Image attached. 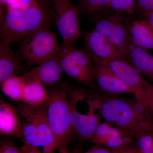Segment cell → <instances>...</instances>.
<instances>
[{"mask_svg": "<svg viewBox=\"0 0 153 153\" xmlns=\"http://www.w3.org/2000/svg\"><path fill=\"white\" fill-rule=\"evenodd\" d=\"M98 105L105 121L139 140L153 134V113L136 100L108 97Z\"/></svg>", "mask_w": 153, "mask_h": 153, "instance_id": "cell-1", "label": "cell"}, {"mask_svg": "<svg viewBox=\"0 0 153 153\" xmlns=\"http://www.w3.org/2000/svg\"><path fill=\"white\" fill-rule=\"evenodd\" d=\"M18 111L26 144L42 147L43 153H55L57 146L48 123L45 104L36 106L23 103L18 105Z\"/></svg>", "mask_w": 153, "mask_h": 153, "instance_id": "cell-2", "label": "cell"}, {"mask_svg": "<svg viewBox=\"0 0 153 153\" xmlns=\"http://www.w3.org/2000/svg\"><path fill=\"white\" fill-rule=\"evenodd\" d=\"M45 103L47 120L55 137L57 149L63 152L73 132L70 121L69 102L66 87L62 85L51 89Z\"/></svg>", "mask_w": 153, "mask_h": 153, "instance_id": "cell-3", "label": "cell"}, {"mask_svg": "<svg viewBox=\"0 0 153 153\" xmlns=\"http://www.w3.org/2000/svg\"><path fill=\"white\" fill-rule=\"evenodd\" d=\"M61 49L57 35L49 30H44L28 35L20 43L18 53L23 60L38 66Z\"/></svg>", "mask_w": 153, "mask_h": 153, "instance_id": "cell-4", "label": "cell"}, {"mask_svg": "<svg viewBox=\"0 0 153 153\" xmlns=\"http://www.w3.org/2000/svg\"><path fill=\"white\" fill-rule=\"evenodd\" d=\"M99 63L108 67L131 90L136 100L150 110L153 101V84L123 60H114ZM151 111V110H150Z\"/></svg>", "mask_w": 153, "mask_h": 153, "instance_id": "cell-5", "label": "cell"}, {"mask_svg": "<svg viewBox=\"0 0 153 153\" xmlns=\"http://www.w3.org/2000/svg\"><path fill=\"white\" fill-rule=\"evenodd\" d=\"M51 1L54 7L55 25L63 38L61 47L65 50L71 49L81 36L78 10L69 0Z\"/></svg>", "mask_w": 153, "mask_h": 153, "instance_id": "cell-6", "label": "cell"}, {"mask_svg": "<svg viewBox=\"0 0 153 153\" xmlns=\"http://www.w3.org/2000/svg\"><path fill=\"white\" fill-rule=\"evenodd\" d=\"M64 50V49H63ZM94 61L86 51L74 48L64 50L62 60L63 72L79 83L95 87V67Z\"/></svg>", "mask_w": 153, "mask_h": 153, "instance_id": "cell-7", "label": "cell"}, {"mask_svg": "<svg viewBox=\"0 0 153 153\" xmlns=\"http://www.w3.org/2000/svg\"><path fill=\"white\" fill-rule=\"evenodd\" d=\"M118 13L108 16L96 17L94 22L95 29L127 56L128 50L131 44L128 25L124 23Z\"/></svg>", "mask_w": 153, "mask_h": 153, "instance_id": "cell-8", "label": "cell"}, {"mask_svg": "<svg viewBox=\"0 0 153 153\" xmlns=\"http://www.w3.org/2000/svg\"><path fill=\"white\" fill-rule=\"evenodd\" d=\"M49 0H31L27 6L21 8L29 35L44 30H49L55 24L54 9Z\"/></svg>", "mask_w": 153, "mask_h": 153, "instance_id": "cell-9", "label": "cell"}, {"mask_svg": "<svg viewBox=\"0 0 153 153\" xmlns=\"http://www.w3.org/2000/svg\"><path fill=\"white\" fill-rule=\"evenodd\" d=\"M86 52L95 63L114 60L127 61V56L121 52L104 36L95 29L85 35Z\"/></svg>", "mask_w": 153, "mask_h": 153, "instance_id": "cell-10", "label": "cell"}, {"mask_svg": "<svg viewBox=\"0 0 153 153\" xmlns=\"http://www.w3.org/2000/svg\"><path fill=\"white\" fill-rule=\"evenodd\" d=\"M74 95L69 102L70 121L72 129L79 136L83 139H91L97 126L100 123L99 117L95 112L93 102L88 101L89 111L86 114H82L77 111L76 105L82 97V94L78 91H74Z\"/></svg>", "mask_w": 153, "mask_h": 153, "instance_id": "cell-11", "label": "cell"}, {"mask_svg": "<svg viewBox=\"0 0 153 153\" xmlns=\"http://www.w3.org/2000/svg\"><path fill=\"white\" fill-rule=\"evenodd\" d=\"M1 27V41L9 44H20L29 35L21 8H8Z\"/></svg>", "mask_w": 153, "mask_h": 153, "instance_id": "cell-12", "label": "cell"}, {"mask_svg": "<svg viewBox=\"0 0 153 153\" xmlns=\"http://www.w3.org/2000/svg\"><path fill=\"white\" fill-rule=\"evenodd\" d=\"M64 54L63 49L49 60L25 73L27 80L36 79L43 85L50 86L59 82L63 72L62 60Z\"/></svg>", "mask_w": 153, "mask_h": 153, "instance_id": "cell-13", "label": "cell"}, {"mask_svg": "<svg viewBox=\"0 0 153 153\" xmlns=\"http://www.w3.org/2000/svg\"><path fill=\"white\" fill-rule=\"evenodd\" d=\"M96 82L102 90L111 94H132L131 90L108 66L96 63Z\"/></svg>", "mask_w": 153, "mask_h": 153, "instance_id": "cell-14", "label": "cell"}, {"mask_svg": "<svg viewBox=\"0 0 153 153\" xmlns=\"http://www.w3.org/2000/svg\"><path fill=\"white\" fill-rule=\"evenodd\" d=\"M0 132L1 134L23 137L22 121L18 111L7 102L1 100Z\"/></svg>", "mask_w": 153, "mask_h": 153, "instance_id": "cell-15", "label": "cell"}, {"mask_svg": "<svg viewBox=\"0 0 153 153\" xmlns=\"http://www.w3.org/2000/svg\"><path fill=\"white\" fill-rule=\"evenodd\" d=\"M19 53L11 48L10 44L0 42V84L12 76H17L20 68Z\"/></svg>", "mask_w": 153, "mask_h": 153, "instance_id": "cell-16", "label": "cell"}, {"mask_svg": "<svg viewBox=\"0 0 153 153\" xmlns=\"http://www.w3.org/2000/svg\"><path fill=\"white\" fill-rule=\"evenodd\" d=\"M127 61L143 76L153 84V56L147 50L131 44L127 52Z\"/></svg>", "mask_w": 153, "mask_h": 153, "instance_id": "cell-17", "label": "cell"}, {"mask_svg": "<svg viewBox=\"0 0 153 153\" xmlns=\"http://www.w3.org/2000/svg\"><path fill=\"white\" fill-rule=\"evenodd\" d=\"M131 43L146 50L153 49V31L144 20H137L128 25Z\"/></svg>", "mask_w": 153, "mask_h": 153, "instance_id": "cell-18", "label": "cell"}, {"mask_svg": "<svg viewBox=\"0 0 153 153\" xmlns=\"http://www.w3.org/2000/svg\"><path fill=\"white\" fill-rule=\"evenodd\" d=\"M49 98V93L41 82L36 79L27 80L22 102L32 105L40 106L46 103Z\"/></svg>", "mask_w": 153, "mask_h": 153, "instance_id": "cell-19", "label": "cell"}, {"mask_svg": "<svg viewBox=\"0 0 153 153\" xmlns=\"http://www.w3.org/2000/svg\"><path fill=\"white\" fill-rule=\"evenodd\" d=\"M27 80L24 76H12L1 84L3 93L16 101H22Z\"/></svg>", "mask_w": 153, "mask_h": 153, "instance_id": "cell-20", "label": "cell"}, {"mask_svg": "<svg viewBox=\"0 0 153 153\" xmlns=\"http://www.w3.org/2000/svg\"><path fill=\"white\" fill-rule=\"evenodd\" d=\"M127 136L131 137L126 132L105 121L99 124L91 139L97 144L104 145L112 138Z\"/></svg>", "mask_w": 153, "mask_h": 153, "instance_id": "cell-21", "label": "cell"}, {"mask_svg": "<svg viewBox=\"0 0 153 153\" xmlns=\"http://www.w3.org/2000/svg\"><path fill=\"white\" fill-rule=\"evenodd\" d=\"M111 0H85L76 5L79 13L91 14L108 9Z\"/></svg>", "mask_w": 153, "mask_h": 153, "instance_id": "cell-22", "label": "cell"}, {"mask_svg": "<svg viewBox=\"0 0 153 153\" xmlns=\"http://www.w3.org/2000/svg\"><path fill=\"white\" fill-rule=\"evenodd\" d=\"M134 0H111L108 9L118 12H124L132 14L134 10Z\"/></svg>", "mask_w": 153, "mask_h": 153, "instance_id": "cell-23", "label": "cell"}, {"mask_svg": "<svg viewBox=\"0 0 153 153\" xmlns=\"http://www.w3.org/2000/svg\"><path fill=\"white\" fill-rule=\"evenodd\" d=\"M136 7L143 16L153 11V0H137Z\"/></svg>", "mask_w": 153, "mask_h": 153, "instance_id": "cell-24", "label": "cell"}, {"mask_svg": "<svg viewBox=\"0 0 153 153\" xmlns=\"http://www.w3.org/2000/svg\"><path fill=\"white\" fill-rule=\"evenodd\" d=\"M0 153H20L16 147L12 143L5 142L1 148Z\"/></svg>", "mask_w": 153, "mask_h": 153, "instance_id": "cell-25", "label": "cell"}, {"mask_svg": "<svg viewBox=\"0 0 153 153\" xmlns=\"http://www.w3.org/2000/svg\"><path fill=\"white\" fill-rule=\"evenodd\" d=\"M9 0H0V25L2 24L6 14L5 10L6 6L8 4Z\"/></svg>", "mask_w": 153, "mask_h": 153, "instance_id": "cell-26", "label": "cell"}, {"mask_svg": "<svg viewBox=\"0 0 153 153\" xmlns=\"http://www.w3.org/2000/svg\"><path fill=\"white\" fill-rule=\"evenodd\" d=\"M20 153H41L38 149V147L26 145L23 147Z\"/></svg>", "mask_w": 153, "mask_h": 153, "instance_id": "cell-27", "label": "cell"}, {"mask_svg": "<svg viewBox=\"0 0 153 153\" xmlns=\"http://www.w3.org/2000/svg\"><path fill=\"white\" fill-rule=\"evenodd\" d=\"M144 19L143 20L153 31V11L143 15Z\"/></svg>", "mask_w": 153, "mask_h": 153, "instance_id": "cell-28", "label": "cell"}, {"mask_svg": "<svg viewBox=\"0 0 153 153\" xmlns=\"http://www.w3.org/2000/svg\"><path fill=\"white\" fill-rule=\"evenodd\" d=\"M86 153H111L108 149L106 148L97 147L92 149Z\"/></svg>", "mask_w": 153, "mask_h": 153, "instance_id": "cell-29", "label": "cell"}, {"mask_svg": "<svg viewBox=\"0 0 153 153\" xmlns=\"http://www.w3.org/2000/svg\"><path fill=\"white\" fill-rule=\"evenodd\" d=\"M119 153H142L140 151L138 152L136 150L133 149H126L120 152Z\"/></svg>", "mask_w": 153, "mask_h": 153, "instance_id": "cell-30", "label": "cell"}, {"mask_svg": "<svg viewBox=\"0 0 153 153\" xmlns=\"http://www.w3.org/2000/svg\"><path fill=\"white\" fill-rule=\"evenodd\" d=\"M143 153H153V148H152V149L148 151V152H146Z\"/></svg>", "mask_w": 153, "mask_h": 153, "instance_id": "cell-31", "label": "cell"}, {"mask_svg": "<svg viewBox=\"0 0 153 153\" xmlns=\"http://www.w3.org/2000/svg\"><path fill=\"white\" fill-rule=\"evenodd\" d=\"M69 1H71V0H69ZM79 2H82L83 1H85V0H78Z\"/></svg>", "mask_w": 153, "mask_h": 153, "instance_id": "cell-32", "label": "cell"}, {"mask_svg": "<svg viewBox=\"0 0 153 153\" xmlns=\"http://www.w3.org/2000/svg\"><path fill=\"white\" fill-rule=\"evenodd\" d=\"M152 112L153 113V108H152Z\"/></svg>", "mask_w": 153, "mask_h": 153, "instance_id": "cell-33", "label": "cell"}, {"mask_svg": "<svg viewBox=\"0 0 153 153\" xmlns=\"http://www.w3.org/2000/svg\"><path fill=\"white\" fill-rule=\"evenodd\" d=\"M49 1H51V0H49Z\"/></svg>", "mask_w": 153, "mask_h": 153, "instance_id": "cell-34", "label": "cell"}]
</instances>
